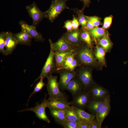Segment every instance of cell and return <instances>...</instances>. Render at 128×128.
Returning a JSON list of instances; mask_svg holds the SVG:
<instances>
[{"label": "cell", "mask_w": 128, "mask_h": 128, "mask_svg": "<svg viewBox=\"0 0 128 128\" xmlns=\"http://www.w3.org/2000/svg\"><path fill=\"white\" fill-rule=\"evenodd\" d=\"M90 48L81 45L76 47L74 51L75 57L79 65L91 66L95 62L94 55Z\"/></svg>", "instance_id": "cell-1"}, {"label": "cell", "mask_w": 128, "mask_h": 128, "mask_svg": "<svg viewBox=\"0 0 128 128\" xmlns=\"http://www.w3.org/2000/svg\"><path fill=\"white\" fill-rule=\"evenodd\" d=\"M67 0H54L50 7L45 12V18L53 23L64 9L68 8L66 5Z\"/></svg>", "instance_id": "cell-2"}, {"label": "cell", "mask_w": 128, "mask_h": 128, "mask_svg": "<svg viewBox=\"0 0 128 128\" xmlns=\"http://www.w3.org/2000/svg\"><path fill=\"white\" fill-rule=\"evenodd\" d=\"M46 78L47 79L46 88L49 96L48 99L58 97H67L66 95L60 90L57 76H53L51 74Z\"/></svg>", "instance_id": "cell-3"}, {"label": "cell", "mask_w": 128, "mask_h": 128, "mask_svg": "<svg viewBox=\"0 0 128 128\" xmlns=\"http://www.w3.org/2000/svg\"><path fill=\"white\" fill-rule=\"evenodd\" d=\"M50 47V50L49 55L46 62L42 69L40 75L34 81V82L38 79H43L52 74L56 72V67L54 59V51L52 48Z\"/></svg>", "instance_id": "cell-4"}, {"label": "cell", "mask_w": 128, "mask_h": 128, "mask_svg": "<svg viewBox=\"0 0 128 128\" xmlns=\"http://www.w3.org/2000/svg\"><path fill=\"white\" fill-rule=\"evenodd\" d=\"M76 72V77L81 84L84 90H87L92 85L93 82L91 70L82 67Z\"/></svg>", "instance_id": "cell-5"}, {"label": "cell", "mask_w": 128, "mask_h": 128, "mask_svg": "<svg viewBox=\"0 0 128 128\" xmlns=\"http://www.w3.org/2000/svg\"><path fill=\"white\" fill-rule=\"evenodd\" d=\"M46 95L41 104L37 103L35 107L30 108H27L25 109L21 110L18 112L25 111H31L34 112L36 114V116L39 119L43 120L49 123L50 121L47 116L46 112V108L47 107L48 99L46 98Z\"/></svg>", "instance_id": "cell-6"}, {"label": "cell", "mask_w": 128, "mask_h": 128, "mask_svg": "<svg viewBox=\"0 0 128 128\" xmlns=\"http://www.w3.org/2000/svg\"><path fill=\"white\" fill-rule=\"evenodd\" d=\"M25 9L27 12L29 16L32 19V25L36 28L39 23L45 17V12L41 11L38 7L35 2L26 6Z\"/></svg>", "instance_id": "cell-7"}, {"label": "cell", "mask_w": 128, "mask_h": 128, "mask_svg": "<svg viewBox=\"0 0 128 128\" xmlns=\"http://www.w3.org/2000/svg\"><path fill=\"white\" fill-rule=\"evenodd\" d=\"M91 98L87 91L84 90L73 97L70 105L77 108L83 110L87 108Z\"/></svg>", "instance_id": "cell-8"}, {"label": "cell", "mask_w": 128, "mask_h": 128, "mask_svg": "<svg viewBox=\"0 0 128 128\" xmlns=\"http://www.w3.org/2000/svg\"><path fill=\"white\" fill-rule=\"evenodd\" d=\"M50 46L55 51L64 52L73 51L75 48L73 47L62 36L56 42L53 43L49 39Z\"/></svg>", "instance_id": "cell-9"}, {"label": "cell", "mask_w": 128, "mask_h": 128, "mask_svg": "<svg viewBox=\"0 0 128 128\" xmlns=\"http://www.w3.org/2000/svg\"><path fill=\"white\" fill-rule=\"evenodd\" d=\"M19 24L22 31L26 32L36 41L43 42L44 41L45 39L42 34L38 32L36 28L32 25H29L23 20L20 21Z\"/></svg>", "instance_id": "cell-10"}, {"label": "cell", "mask_w": 128, "mask_h": 128, "mask_svg": "<svg viewBox=\"0 0 128 128\" xmlns=\"http://www.w3.org/2000/svg\"><path fill=\"white\" fill-rule=\"evenodd\" d=\"M59 72L60 79L59 82V88L62 90H66L69 83L72 79L76 77V72L64 69Z\"/></svg>", "instance_id": "cell-11"}, {"label": "cell", "mask_w": 128, "mask_h": 128, "mask_svg": "<svg viewBox=\"0 0 128 128\" xmlns=\"http://www.w3.org/2000/svg\"><path fill=\"white\" fill-rule=\"evenodd\" d=\"M87 89V91L92 99L101 100L108 96L107 91L102 87L92 85Z\"/></svg>", "instance_id": "cell-12"}, {"label": "cell", "mask_w": 128, "mask_h": 128, "mask_svg": "<svg viewBox=\"0 0 128 128\" xmlns=\"http://www.w3.org/2000/svg\"><path fill=\"white\" fill-rule=\"evenodd\" d=\"M48 100L47 107L49 109H57L64 110L70 105L67 97H58Z\"/></svg>", "instance_id": "cell-13"}, {"label": "cell", "mask_w": 128, "mask_h": 128, "mask_svg": "<svg viewBox=\"0 0 128 128\" xmlns=\"http://www.w3.org/2000/svg\"><path fill=\"white\" fill-rule=\"evenodd\" d=\"M79 65L73 52L67 57L63 64L57 70V72L64 69L72 71H75V68Z\"/></svg>", "instance_id": "cell-14"}, {"label": "cell", "mask_w": 128, "mask_h": 128, "mask_svg": "<svg viewBox=\"0 0 128 128\" xmlns=\"http://www.w3.org/2000/svg\"><path fill=\"white\" fill-rule=\"evenodd\" d=\"M62 36L75 48L81 45L80 31L78 30H73L71 32H67L64 34Z\"/></svg>", "instance_id": "cell-15"}, {"label": "cell", "mask_w": 128, "mask_h": 128, "mask_svg": "<svg viewBox=\"0 0 128 128\" xmlns=\"http://www.w3.org/2000/svg\"><path fill=\"white\" fill-rule=\"evenodd\" d=\"M17 44V41L14 34L9 32H6L5 55L11 54Z\"/></svg>", "instance_id": "cell-16"}, {"label": "cell", "mask_w": 128, "mask_h": 128, "mask_svg": "<svg viewBox=\"0 0 128 128\" xmlns=\"http://www.w3.org/2000/svg\"><path fill=\"white\" fill-rule=\"evenodd\" d=\"M66 90L70 92L73 97L85 90L76 77L72 79L69 83Z\"/></svg>", "instance_id": "cell-17"}, {"label": "cell", "mask_w": 128, "mask_h": 128, "mask_svg": "<svg viewBox=\"0 0 128 128\" xmlns=\"http://www.w3.org/2000/svg\"><path fill=\"white\" fill-rule=\"evenodd\" d=\"M110 99L108 96L105 99L104 105L95 117L100 123L101 124L109 112L110 109Z\"/></svg>", "instance_id": "cell-18"}, {"label": "cell", "mask_w": 128, "mask_h": 128, "mask_svg": "<svg viewBox=\"0 0 128 128\" xmlns=\"http://www.w3.org/2000/svg\"><path fill=\"white\" fill-rule=\"evenodd\" d=\"M72 106L80 121L90 124L95 118V116L93 114L87 113L83 109Z\"/></svg>", "instance_id": "cell-19"}, {"label": "cell", "mask_w": 128, "mask_h": 128, "mask_svg": "<svg viewBox=\"0 0 128 128\" xmlns=\"http://www.w3.org/2000/svg\"><path fill=\"white\" fill-rule=\"evenodd\" d=\"M105 99L98 100L92 99L87 108L92 114L96 116L103 106Z\"/></svg>", "instance_id": "cell-20"}, {"label": "cell", "mask_w": 128, "mask_h": 128, "mask_svg": "<svg viewBox=\"0 0 128 128\" xmlns=\"http://www.w3.org/2000/svg\"><path fill=\"white\" fill-rule=\"evenodd\" d=\"M73 51L64 52H59L54 51V59L56 67V72L62 65L67 57Z\"/></svg>", "instance_id": "cell-21"}, {"label": "cell", "mask_w": 128, "mask_h": 128, "mask_svg": "<svg viewBox=\"0 0 128 128\" xmlns=\"http://www.w3.org/2000/svg\"><path fill=\"white\" fill-rule=\"evenodd\" d=\"M50 114L55 122L59 124L62 125L66 119L64 110L57 109H49Z\"/></svg>", "instance_id": "cell-22"}, {"label": "cell", "mask_w": 128, "mask_h": 128, "mask_svg": "<svg viewBox=\"0 0 128 128\" xmlns=\"http://www.w3.org/2000/svg\"><path fill=\"white\" fill-rule=\"evenodd\" d=\"M17 40L18 44L30 46L32 38L26 32L22 31L14 34Z\"/></svg>", "instance_id": "cell-23"}, {"label": "cell", "mask_w": 128, "mask_h": 128, "mask_svg": "<svg viewBox=\"0 0 128 128\" xmlns=\"http://www.w3.org/2000/svg\"><path fill=\"white\" fill-rule=\"evenodd\" d=\"M88 31L94 40L100 39L106 36L105 30L98 27H95Z\"/></svg>", "instance_id": "cell-24"}, {"label": "cell", "mask_w": 128, "mask_h": 128, "mask_svg": "<svg viewBox=\"0 0 128 128\" xmlns=\"http://www.w3.org/2000/svg\"><path fill=\"white\" fill-rule=\"evenodd\" d=\"M64 111L66 119L78 123L80 121L72 106H70Z\"/></svg>", "instance_id": "cell-25"}, {"label": "cell", "mask_w": 128, "mask_h": 128, "mask_svg": "<svg viewBox=\"0 0 128 128\" xmlns=\"http://www.w3.org/2000/svg\"><path fill=\"white\" fill-rule=\"evenodd\" d=\"M91 36L89 31L83 29L80 31V38L81 41L85 42L88 46L91 48L92 46V41Z\"/></svg>", "instance_id": "cell-26"}, {"label": "cell", "mask_w": 128, "mask_h": 128, "mask_svg": "<svg viewBox=\"0 0 128 128\" xmlns=\"http://www.w3.org/2000/svg\"><path fill=\"white\" fill-rule=\"evenodd\" d=\"M73 10L77 14L78 19L80 25L81 26L82 28H84L88 20L87 16L85 15L81 10L75 8Z\"/></svg>", "instance_id": "cell-27"}, {"label": "cell", "mask_w": 128, "mask_h": 128, "mask_svg": "<svg viewBox=\"0 0 128 128\" xmlns=\"http://www.w3.org/2000/svg\"><path fill=\"white\" fill-rule=\"evenodd\" d=\"M105 50L101 46H97L96 47L95 56L98 61L103 64L105 63Z\"/></svg>", "instance_id": "cell-28"}, {"label": "cell", "mask_w": 128, "mask_h": 128, "mask_svg": "<svg viewBox=\"0 0 128 128\" xmlns=\"http://www.w3.org/2000/svg\"><path fill=\"white\" fill-rule=\"evenodd\" d=\"M98 44L105 50L109 49L112 46L111 42L106 36L100 39L98 41Z\"/></svg>", "instance_id": "cell-29"}, {"label": "cell", "mask_w": 128, "mask_h": 128, "mask_svg": "<svg viewBox=\"0 0 128 128\" xmlns=\"http://www.w3.org/2000/svg\"><path fill=\"white\" fill-rule=\"evenodd\" d=\"M43 79H40V81L36 84L34 90L33 92L31 93L29 97V98L27 101L26 105L27 106L28 102L31 97L34 94L40 91L43 88V87L46 85L45 83L43 82Z\"/></svg>", "instance_id": "cell-30"}, {"label": "cell", "mask_w": 128, "mask_h": 128, "mask_svg": "<svg viewBox=\"0 0 128 128\" xmlns=\"http://www.w3.org/2000/svg\"><path fill=\"white\" fill-rule=\"evenodd\" d=\"M6 32H3L0 34V52L5 55Z\"/></svg>", "instance_id": "cell-31"}, {"label": "cell", "mask_w": 128, "mask_h": 128, "mask_svg": "<svg viewBox=\"0 0 128 128\" xmlns=\"http://www.w3.org/2000/svg\"><path fill=\"white\" fill-rule=\"evenodd\" d=\"M64 128H78V123L66 119L62 125Z\"/></svg>", "instance_id": "cell-32"}, {"label": "cell", "mask_w": 128, "mask_h": 128, "mask_svg": "<svg viewBox=\"0 0 128 128\" xmlns=\"http://www.w3.org/2000/svg\"><path fill=\"white\" fill-rule=\"evenodd\" d=\"M113 18V16L111 15L105 17L102 28L105 30L109 28L112 24Z\"/></svg>", "instance_id": "cell-33"}, {"label": "cell", "mask_w": 128, "mask_h": 128, "mask_svg": "<svg viewBox=\"0 0 128 128\" xmlns=\"http://www.w3.org/2000/svg\"><path fill=\"white\" fill-rule=\"evenodd\" d=\"M88 19L93 24L95 27H98L101 24L100 18L97 16H88Z\"/></svg>", "instance_id": "cell-34"}, {"label": "cell", "mask_w": 128, "mask_h": 128, "mask_svg": "<svg viewBox=\"0 0 128 128\" xmlns=\"http://www.w3.org/2000/svg\"><path fill=\"white\" fill-rule=\"evenodd\" d=\"M71 23L73 30H76L78 29V28L80 25L78 18L74 15H73V19Z\"/></svg>", "instance_id": "cell-35"}, {"label": "cell", "mask_w": 128, "mask_h": 128, "mask_svg": "<svg viewBox=\"0 0 128 128\" xmlns=\"http://www.w3.org/2000/svg\"><path fill=\"white\" fill-rule=\"evenodd\" d=\"M101 125L96 118L93 119L90 124V128H100Z\"/></svg>", "instance_id": "cell-36"}, {"label": "cell", "mask_w": 128, "mask_h": 128, "mask_svg": "<svg viewBox=\"0 0 128 128\" xmlns=\"http://www.w3.org/2000/svg\"><path fill=\"white\" fill-rule=\"evenodd\" d=\"M64 27L66 29L68 32H71L73 30L71 21L70 20H67L65 22Z\"/></svg>", "instance_id": "cell-37"}, {"label": "cell", "mask_w": 128, "mask_h": 128, "mask_svg": "<svg viewBox=\"0 0 128 128\" xmlns=\"http://www.w3.org/2000/svg\"><path fill=\"white\" fill-rule=\"evenodd\" d=\"M78 128H90V124L80 121L78 122Z\"/></svg>", "instance_id": "cell-38"}, {"label": "cell", "mask_w": 128, "mask_h": 128, "mask_svg": "<svg viewBox=\"0 0 128 128\" xmlns=\"http://www.w3.org/2000/svg\"><path fill=\"white\" fill-rule=\"evenodd\" d=\"M95 27L92 23L88 19L86 26L84 28H82L85 29L88 31L92 29Z\"/></svg>", "instance_id": "cell-39"}, {"label": "cell", "mask_w": 128, "mask_h": 128, "mask_svg": "<svg viewBox=\"0 0 128 128\" xmlns=\"http://www.w3.org/2000/svg\"><path fill=\"white\" fill-rule=\"evenodd\" d=\"M83 2L84 5L81 11L83 12V11L85 8L87 7H88L91 3V0H79Z\"/></svg>", "instance_id": "cell-40"}]
</instances>
